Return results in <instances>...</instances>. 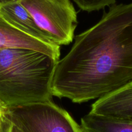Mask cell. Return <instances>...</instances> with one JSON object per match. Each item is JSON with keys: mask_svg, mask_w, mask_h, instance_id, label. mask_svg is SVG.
<instances>
[{"mask_svg": "<svg viewBox=\"0 0 132 132\" xmlns=\"http://www.w3.org/2000/svg\"><path fill=\"white\" fill-rule=\"evenodd\" d=\"M132 81V2L112 5L97 24L77 35L59 59L53 96L75 103L99 99Z\"/></svg>", "mask_w": 132, "mask_h": 132, "instance_id": "cell-1", "label": "cell"}, {"mask_svg": "<svg viewBox=\"0 0 132 132\" xmlns=\"http://www.w3.org/2000/svg\"><path fill=\"white\" fill-rule=\"evenodd\" d=\"M59 61L31 49H0V101L9 108L52 101V82Z\"/></svg>", "mask_w": 132, "mask_h": 132, "instance_id": "cell-2", "label": "cell"}, {"mask_svg": "<svg viewBox=\"0 0 132 132\" xmlns=\"http://www.w3.org/2000/svg\"><path fill=\"white\" fill-rule=\"evenodd\" d=\"M50 42L69 45L77 27V12L70 0H19Z\"/></svg>", "mask_w": 132, "mask_h": 132, "instance_id": "cell-3", "label": "cell"}, {"mask_svg": "<svg viewBox=\"0 0 132 132\" xmlns=\"http://www.w3.org/2000/svg\"><path fill=\"white\" fill-rule=\"evenodd\" d=\"M8 118L22 132H83L72 116L53 101L10 107Z\"/></svg>", "mask_w": 132, "mask_h": 132, "instance_id": "cell-4", "label": "cell"}, {"mask_svg": "<svg viewBox=\"0 0 132 132\" xmlns=\"http://www.w3.org/2000/svg\"><path fill=\"white\" fill-rule=\"evenodd\" d=\"M90 112L132 121V81L118 90L97 99L92 105Z\"/></svg>", "mask_w": 132, "mask_h": 132, "instance_id": "cell-5", "label": "cell"}, {"mask_svg": "<svg viewBox=\"0 0 132 132\" xmlns=\"http://www.w3.org/2000/svg\"><path fill=\"white\" fill-rule=\"evenodd\" d=\"M21 48L37 50L59 60L60 46L42 42L13 27L0 14V49Z\"/></svg>", "mask_w": 132, "mask_h": 132, "instance_id": "cell-6", "label": "cell"}, {"mask_svg": "<svg viewBox=\"0 0 132 132\" xmlns=\"http://www.w3.org/2000/svg\"><path fill=\"white\" fill-rule=\"evenodd\" d=\"M0 14L10 24L23 33L42 42L52 43L45 37L30 14L19 0L0 6Z\"/></svg>", "mask_w": 132, "mask_h": 132, "instance_id": "cell-7", "label": "cell"}, {"mask_svg": "<svg viewBox=\"0 0 132 132\" xmlns=\"http://www.w3.org/2000/svg\"><path fill=\"white\" fill-rule=\"evenodd\" d=\"M83 132H132V121L117 119L89 112L81 120Z\"/></svg>", "mask_w": 132, "mask_h": 132, "instance_id": "cell-8", "label": "cell"}, {"mask_svg": "<svg viewBox=\"0 0 132 132\" xmlns=\"http://www.w3.org/2000/svg\"><path fill=\"white\" fill-rule=\"evenodd\" d=\"M77 6L84 11L99 10L107 6L116 4V0H73Z\"/></svg>", "mask_w": 132, "mask_h": 132, "instance_id": "cell-9", "label": "cell"}, {"mask_svg": "<svg viewBox=\"0 0 132 132\" xmlns=\"http://www.w3.org/2000/svg\"><path fill=\"white\" fill-rule=\"evenodd\" d=\"M8 108L0 101V132H3L9 124L10 120L8 118Z\"/></svg>", "mask_w": 132, "mask_h": 132, "instance_id": "cell-10", "label": "cell"}, {"mask_svg": "<svg viewBox=\"0 0 132 132\" xmlns=\"http://www.w3.org/2000/svg\"><path fill=\"white\" fill-rule=\"evenodd\" d=\"M3 132H22V131H21L19 128H18L16 126H14V125L10 122V123L9 124V126L6 127V128L5 129V131Z\"/></svg>", "mask_w": 132, "mask_h": 132, "instance_id": "cell-11", "label": "cell"}, {"mask_svg": "<svg viewBox=\"0 0 132 132\" xmlns=\"http://www.w3.org/2000/svg\"><path fill=\"white\" fill-rule=\"evenodd\" d=\"M14 1H15V0H0V6Z\"/></svg>", "mask_w": 132, "mask_h": 132, "instance_id": "cell-12", "label": "cell"}]
</instances>
